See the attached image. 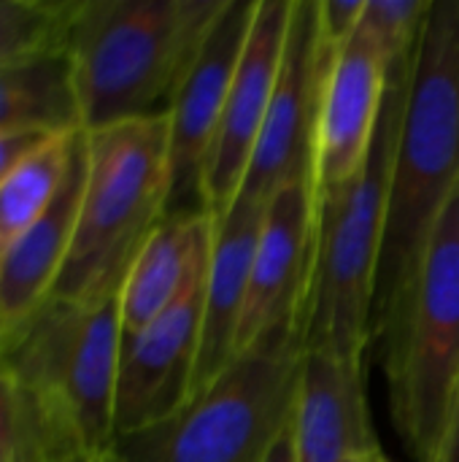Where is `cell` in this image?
Wrapping results in <instances>:
<instances>
[{
  "mask_svg": "<svg viewBox=\"0 0 459 462\" xmlns=\"http://www.w3.org/2000/svg\"><path fill=\"white\" fill-rule=\"evenodd\" d=\"M292 428L300 462H349L381 452L365 395V363L308 349Z\"/></svg>",
  "mask_w": 459,
  "mask_h": 462,
  "instance_id": "14",
  "label": "cell"
},
{
  "mask_svg": "<svg viewBox=\"0 0 459 462\" xmlns=\"http://www.w3.org/2000/svg\"><path fill=\"white\" fill-rule=\"evenodd\" d=\"M27 462H119L114 449L108 452H89V449H60V452H49L41 457H32Z\"/></svg>",
  "mask_w": 459,
  "mask_h": 462,
  "instance_id": "27",
  "label": "cell"
},
{
  "mask_svg": "<svg viewBox=\"0 0 459 462\" xmlns=\"http://www.w3.org/2000/svg\"><path fill=\"white\" fill-rule=\"evenodd\" d=\"M0 462H19V460H16V455H11V452H3V449H0Z\"/></svg>",
  "mask_w": 459,
  "mask_h": 462,
  "instance_id": "29",
  "label": "cell"
},
{
  "mask_svg": "<svg viewBox=\"0 0 459 462\" xmlns=\"http://www.w3.org/2000/svg\"><path fill=\"white\" fill-rule=\"evenodd\" d=\"M459 189V0H433L411 60L392 162L373 341L400 319L433 233Z\"/></svg>",
  "mask_w": 459,
  "mask_h": 462,
  "instance_id": "1",
  "label": "cell"
},
{
  "mask_svg": "<svg viewBox=\"0 0 459 462\" xmlns=\"http://www.w3.org/2000/svg\"><path fill=\"white\" fill-rule=\"evenodd\" d=\"M295 414V411H292ZM260 462H300L298 457V444H295V428H292V420L284 425V430L276 436V441L268 447V452L262 455Z\"/></svg>",
  "mask_w": 459,
  "mask_h": 462,
  "instance_id": "26",
  "label": "cell"
},
{
  "mask_svg": "<svg viewBox=\"0 0 459 462\" xmlns=\"http://www.w3.org/2000/svg\"><path fill=\"white\" fill-rule=\"evenodd\" d=\"M225 0H73L65 51L81 130L160 116Z\"/></svg>",
  "mask_w": 459,
  "mask_h": 462,
  "instance_id": "3",
  "label": "cell"
},
{
  "mask_svg": "<svg viewBox=\"0 0 459 462\" xmlns=\"http://www.w3.org/2000/svg\"><path fill=\"white\" fill-rule=\"evenodd\" d=\"M411 60L390 68L387 100L365 165L317 200L314 265L300 322L306 352L319 349L365 363L373 344V300Z\"/></svg>",
  "mask_w": 459,
  "mask_h": 462,
  "instance_id": "4",
  "label": "cell"
},
{
  "mask_svg": "<svg viewBox=\"0 0 459 462\" xmlns=\"http://www.w3.org/2000/svg\"><path fill=\"white\" fill-rule=\"evenodd\" d=\"M203 295L206 276L162 317L122 338L114 441L173 417L192 398L203 336Z\"/></svg>",
  "mask_w": 459,
  "mask_h": 462,
  "instance_id": "12",
  "label": "cell"
},
{
  "mask_svg": "<svg viewBox=\"0 0 459 462\" xmlns=\"http://www.w3.org/2000/svg\"><path fill=\"white\" fill-rule=\"evenodd\" d=\"M73 0H0V68L62 49Z\"/></svg>",
  "mask_w": 459,
  "mask_h": 462,
  "instance_id": "20",
  "label": "cell"
},
{
  "mask_svg": "<svg viewBox=\"0 0 459 462\" xmlns=\"http://www.w3.org/2000/svg\"><path fill=\"white\" fill-rule=\"evenodd\" d=\"M22 441V393L11 368L0 360V449L16 455Z\"/></svg>",
  "mask_w": 459,
  "mask_h": 462,
  "instance_id": "23",
  "label": "cell"
},
{
  "mask_svg": "<svg viewBox=\"0 0 459 462\" xmlns=\"http://www.w3.org/2000/svg\"><path fill=\"white\" fill-rule=\"evenodd\" d=\"M0 330H3V328H0Z\"/></svg>",
  "mask_w": 459,
  "mask_h": 462,
  "instance_id": "30",
  "label": "cell"
},
{
  "mask_svg": "<svg viewBox=\"0 0 459 462\" xmlns=\"http://www.w3.org/2000/svg\"><path fill=\"white\" fill-rule=\"evenodd\" d=\"M289 14L292 0H257L254 5L246 46L200 179L203 208L216 222L233 208L260 141L287 46Z\"/></svg>",
  "mask_w": 459,
  "mask_h": 462,
  "instance_id": "9",
  "label": "cell"
},
{
  "mask_svg": "<svg viewBox=\"0 0 459 462\" xmlns=\"http://www.w3.org/2000/svg\"><path fill=\"white\" fill-rule=\"evenodd\" d=\"M349 462H392L384 452H373V455H365V457H357V460H349Z\"/></svg>",
  "mask_w": 459,
  "mask_h": 462,
  "instance_id": "28",
  "label": "cell"
},
{
  "mask_svg": "<svg viewBox=\"0 0 459 462\" xmlns=\"http://www.w3.org/2000/svg\"><path fill=\"white\" fill-rule=\"evenodd\" d=\"M433 462H459V387L457 393H454V398H452L446 428H444V439H441V447H438Z\"/></svg>",
  "mask_w": 459,
  "mask_h": 462,
  "instance_id": "25",
  "label": "cell"
},
{
  "mask_svg": "<svg viewBox=\"0 0 459 462\" xmlns=\"http://www.w3.org/2000/svg\"><path fill=\"white\" fill-rule=\"evenodd\" d=\"M216 219L208 211L170 214L138 249L122 292V330L138 333L173 309L208 271Z\"/></svg>",
  "mask_w": 459,
  "mask_h": 462,
  "instance_id": "16",
  "label": "cell"
},
{
  "mask_svg": "<svg viewBox=\"0 0 459 462\" xmlns=\"http://www.w3.org/2000/svg\"><path fill=\"white\" fill-rule=\"evenodd\" d=\"M330 57L319 0H292L276 89L238 198L268 203L287 181L314 171V130Z\"/></svg>",
  "mask_w": 459,
  "mask_h": 462,
  "instance_id": "8",
  "label": "cell"
},
{
  "mask_svg": "<svg viewBox=\"0 0 459 462\" xmlns=\"http://www.w3.org/2000/svg\"><path fill=\"white\" fill-rule=\"evenodd\" d=\"M390 65L360 27L344 46L333 49L314 130V206L365 165L381 122Z\"/></svg>",
  "mask_w": 459,
  "mask_h": 462,
  "instance_id": "13",
  "label": "cell"
},
{
  "mask_svg": "<svg viewBox=\"0 0 459 462\" xmlns=\"http://www.w3.org/2000/svg\"><path fill=\"white\" fill-rule=\"evenodd\" d=\"M87 176V133L81 130L54 203L0 252V336L30 319L51 295L70 252Z\"/></svg>",
  "mask_w": 459,
  "mask_h": 462,
  "instance_id": "15",
  "label": "cell"
},
{
  "mask_svg": "<svg viewBox=\"0 0 459 462\" xmlns=\"http://www.w3.org/2000/svg\"><path fill=\"white\" fill-rule=\"evenodd\" d=\"M81 130L49 135L0 179V252L57 198Z\"/></svg>",
  "mask_w": 459,
  "mask_h": 462,
  "instance_id": "19",
  "label": "cell"
},
{
  "mask_svg": "<svg viewBox=\"0 0 459 462\" xmlns=\"http://www.w3.org/2000/svg\"><path fill=\"white\" fill-rule=\"evenodd\" d=\"M81 130L65 46L0 68V135Z\"/></svg>",
  "mask_w": 459,
  "mask_h": 462,
  "instance_id": "18",
  "label": "cell"
},
{
  "mask_svg": "<svg viewBox=\"0 0 459 462\" xmlns=\"http://www.w3.org/2000/svg\"><path fill=\"white\" fill-rule=\"evenodd\" d=\"M365 0H319V27L325 41L338 49L360 27Z\"/></svg>",
  "mask_w": 459,
  "mask_h": 462,
  "instance_id": "22",
  "label": "cell"
},
{
  "mask_svg": "<svg viewBox=\"0 0 459 462\" xmlns=\"http://www.w3.org/2000/svg\"><path fill=\"white\" fill-rule=\"evenodd\" d=\"M119 295L100 303L46 300L0 336V360L22 393L16 457L84 447H114V398L122 355Z\"/></svg>",
  "mask_w": 459,
  "mask_h": 462,
  "instance_id": "2",
  "label": "cell"
},
{
  "mask_svg": "<svg viewBox=\"0 0 459 462\" xmlns=\"http://www.w3.org/2000/svg\"><path fill=\"white\" fill-rule=\"evenodd\" d=\"M254 5L257 0H225L170 103V195L165 217L206 211L200 200L203 165L246 46Z\"/></svg>",
  "mask_w": 459,
  "mask_h": 462,
  "instance_id": "11",
  "label": "cell"
},
{
  "mask_svg": "<svg viewBox=\"0 0 459 462\" xmlns=\"http://www.w3.org/2000/svg\"><path fill=\"white\" fill-rule=\"evenodd\" d=\"M390 411L417 462H433L459 387V189L427 246L417 287L384 336Z\"/></svg>",
  "mask_w": 459,
  "mask_h": 462,
  "instance_id": "7",
  "label": "cell"
},
{
  "mask_svg": "<svg viewBox=\"0 0 459 462\" xmlns=\"http://www.w3.org/2000/svg\"><path fill=\"white\" fill-rule=\"evenodd\" d=\"M314 176L303 173L276 189L268 200L249 271L235 355L279 330L300 333L314 265Z\"/></svg>",
  "mask_w": 459,
  "mask_h": 462,
  "instance_id": "10",
  "label": "cell"
},
{
  "mask_svg": "<svg viewBox=\"0 0 459 462\" xmlns=\"http://www.w3.org/2000/svg\"><path fill=\"white\" fill-rule=\"evenodd\" d=\"M265 208L268 203L238 198L233 208L216 222L211 263L206 273L203 336H200L195 393L211 384L235 360L238 328H241L246 290H249V271H252L260 227L265 219Z\"/></svg>",
  "mask_w": 459,
  "mask_h": 462,
  "instance_id": "17",
  "label": "cell"
},
{
  "mask_svg": "<svg viewBox=\"0 0 459 462\" xmlns=\"http://www.w3.org/2000/svg\"><path fill=\"white\" fill-rule=\"evenodd\" d=\"M433 0H365L360 32L371 38L387 65L414 57Z\"/></svg>",
  "mask_w": 459,
  "mask_h": 462,
  "instance_id": "21",
  "label": "cell"
},
{
  "mask_svg": "<svg viewBox=\"0 0 459 462\" xmlns=\"http://www.w3.org/2000/svg\"><path fill=\"white\" fill-rule=\"evenodd\" d=\"M303 355L298 330L257 341L173 417L116 439V460L260 462L292 420Z\"/></svg>",
  "mask_w": 459,
  "mask_h": 462,
  "instance_id": "6",
  "label": "cell"
},
{
  "mask_svg": "<svg viewBox=\"0 0 459 462\" xmlns=\"http://www.w3.org/2000/svg\"><path fill=\"white\" fill-rule=\"evenodd\" d=\"M87 133V130H84ZM170 195V116H146L87 133V176L68 260L51 300L100 303L165 219Z\"/></svg>",
  "mask_w": 459,
  "mask_h": 462,
  "instance_id": "5",
  "label": "cell"
},
{
  "mask_svg": "<svg viewBox=\"0 0 459 462\" xmlns=\"http://www.w3.org/2000/svg\"><path fill=\"white\" fill-rule=\"evenodd\" d=\"M49 135H0V179L8 173L11 165H16L27 152H32Z\"/></svg>",
  "mask_w": 459,
  "mask_h": 462,
  "instance_id": "24",
  "label": "cell"
}]
</instances>
